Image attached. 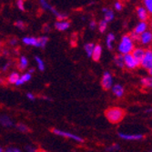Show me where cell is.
<instances>
[{
  "label": "cell",
  "mask_w": 152,
  "mask_h": 152,
  "mask_svg": "<svg viewBox=\"0 0 152 152\" xmlns=\"http://www.w3.org/2000/svg\"><path fill=\"white\" fill-rule=\"evenodd\" d=\"M105 115L110 123L115 124L120 122L124 118V117H125V111L121 107H113L107 108L105 112Z\"/></svg>",
  "instance_id": "cell-1"
},
{
  "label": "cell",
  "mask_w": 152,
  "mask_h": 152,
  "mask_svg": "<svg viewBox=\"0 0 152 152\" xmlns=\"http://www.w3.org/2000/svg\"><path fill=\"white\" fill-rule=\"evenodd\" d=\"M134 49V41L129 35L123 36L118 45V51L121 55L130 54Z\"/></svg>",
  "instance_id": "cell-2"
},
{
  "label": "cell",
  "mask_w": 152,
  "mask_h": 152,
  "mask_svg": "<svg viewBox=\"0 0 152 152\" xmlns=\"http://www.w3.org/2000/svg\"><path fill=\"white\" fill-rule=\"evenodd\" d=\"M144 68L148 70V73L151 74L152 73V52L150 49L147 50L145 52V55H144V58L141 61V64H140Z\"/></svg>",
  "instance_id": "cell-3"
},
{
  "label": "cell",
  "mask_w": 152,
  "mask_h": 152,
  "mask_svg": "<svg viewBox=\"0 0 152 152\" xmlns=\"http://www.w3.org/2000/svg\"><path fill=\"white\" fill-rule=\"evenodd\" d=\"M145 50L143 48H136L133 49L132 51V57L134 58L136 63L137 64V66H140L141 64V61L144 58V55H145Z\"/></svg>",
  "instance_id": "cell-4"
},
{
  "label": "cell",
  "mask_w": 152,
  "mask_h": 152,
  "mask_svg": "<svg viewBox=\"0 0 152 152\" xmlns=\"http://www.w3.org/2000/svg\"><path fill=\"white\" fill-rule=\"evenodd\" d=\"M123 57H124V65H125V66H127L128 68H129V69H134V68H136L137 66H139L131 54L124 55Z\"/></svg>",
  "instance_id": "cell-5"
},
{
  "label": "cell",
  "mask_w": 152,
  "mask_h": 152,
  "mask_svg": "<svg viewBox=\"0 0 152 152\" xmlns=\"http://www.w3.org/2000/svg\"><path fill=\"white\" fill-rule=\"evenodd\" d=\"M112 76L110 75L108 72H105L103 77H102V80H101V85L102 88L106 90L109 89L112 87Z\"/></svg>",
  "instance_id": "cell-6"
},
{
  "label": "cell",
  "mask_w": 152,
  "mask_h": 152,
  "mask_svg": "<svg viewBox=\"0 0 152 152\" xmlns=\"http://www.w3.org/2000/svg\"><path fill=\"white\" fill-rule=\"evenodd\" d=\"M53 132L56 135H58V136H61V137H69V139H72V140H74L76 141H78V142H83V139H81V137H79L78 136H76L74 134L68 133V132H65V131H62V130H59V129H53Z\"/></svg>",
  "instance_id": "cell-7"
},
{
  "label": "cell",
  "mask_w": 152,
  "mask_h": 152,
  "mask_svg": "<svg viewBox=\"0 0 152 152\" xmlns=\"http://www.w3.org/2000/svg\"><path fill=\"white\" fill-rule=\"evenodd\" d=\"M137 18H139L140 20H141L142 22H146L148 19V13L145 7H139L137 8Z\"/></svg>",
  "instance_id": "cell-8"
},
{
  "label": "cell",
  "mask_w": 152,
  "mask_h": 152,
  "mask_svg": "<svg viewBox=\"0 0 152 152\" xmlns=\"http://www.w3.org/2000/svg\"><path fill=\"white\" fill-rule=\"evenodd\" d=\"M147 29H148V23H147V22H142V21H141V22H140L139 24L137 25L136 28H135V30H134V33H135L136 35H137V36H140V35H141L142 33L146 32Z\"/></svg>",
  "instance_id": "cell-9"
},
{
  "label": "cell",
  "mask_w": 152,
  "mask_h": 152,
  "mask_svg": "<svg viewBox=\"0 0 152 152\" xmlns=\"http://www.w3.org/2000/svg\"><path fill=\"white\" fill-rule=\"evenodd\" d=\"M118 136L123 140H141L144 137L143 135L137 134V135H129V134H123L118 133Z\"/></svg>",
  "instance_id": "cell-10"
},
{
  "label": "cell",
  "mask_w": 152,
  "mask_h": 152,
  "mask_svg": "<svg viewBox=\"0 0 152 152\" xmlns=\"http://www.w3.org/2000/svg\"><path fill=\"white\" fill-rule=\"evenodd\" d=\"M151 39H152V36H151V32L149 31H146L144 33H142L140 37V40L141 44L143 45H148L151 42Z\"/></svg>",
  "instance_id": "cell-11"
},
{
  "label": "cell",
  "mask_w": 152,
  "mask_h": 152,
  "mask_svg": "<svg viewBox=\"0 0 152 152\" xmlns=\"http://www.w3.org/2000/svg\"><path fill=\"white\" fill-rule=\"evenodd\" d=\"M101 54H102V48H101V46L96 45L95 48H94V49H93L92 55H91L92 58L95 61H99V58H100V57H101Z\"/></svg>",
  "instance_id": "cell-12"
},
{
  "label": "cell",
  "mask_w": 152,
  "mask_h": 152,
  "mask_svg": "<svg viewBox=\"0 0 152 152\" xmlns=\"http://www.w3.org/2000/svg\"><path fill=\"white\" fill-rule=\"evenodd\" d=\"M69 26H70V23L68 22V21H58L55 23V27L59 30V31H64V30H66L67 28H69Z\"/></svg>",
  "instance_id": "cell-13"
},
{
  "label": "cell",
  "mask_w": 152,
  "mask_h": 152,
  "mask_svg": "<svg viewBox=\"0 0 152 152\" xmlns=\"http://www.w3.org/2000/svg\"><path fill=\"white\" fill-rule=\"evenodd\" d=\"M102 11L105 13L104 14V20L107 23V22H110V21H112L114 19V13L112 10H110L108 8H103Z\"/></svg>",
  "instance_id": "cell-14"
},
{
  "label": "cell",
  "mask_w": 152,
  "mask_h": 152,
  "mask_svg": "<svg viewBox=\"0 0 152 152\" xmlns=\"http://www.w3.org/2000/svg\"><path fill=\"white\" fill-rule=\"evenodd\" d=\"M23 43L27 46H34L38 47V40L36 37H24L23 38Z\"/></svg>",
  "instance_id": "cell-15"
},
{
  "label": "cell",
  "mask_w": 152,
  "mask_h": 152,
  "mask_svg": "<svg viewBox=\"0 0 152 152\" xmlns=\"http://www.w3.org/2000/svg\"><path fill=\"white\" fill-rule=\"evenodd\" d=\"M112 91H113V93H114L117 96H118V98L122 96L123 94H124V88H123V87H122L121 85H115V86L112 88Z\"/></svg>",
  "instance_id": "cell-16"
},
{
  "label": "cell",
  "mask_w": 152,
  "mask_h": 152,
  "mask_svg": "<svg viewBox=\"0 0 152 152\" xmlns=\"http://www.w3.org/2000/svg\"><path fill=\"white\" fill-rule=\"evenodd\" d=\"M114 41H115V36H114V34H112V33L108 34V36L107 37V48L110 50L113 49V43H114Z\"/></svg>",
  "instance_id": "cell-17"
},
{
  "label": "cell",
  "mask_w": 152,
  "mask_h": 152,
  "mask_svg": "<svg viewBox=\"0 0 152 152\" xmlns=\"http://www.w3.org/2000/svg\"><path fill=\"white\" fill-rule=\"evenodd\" d=\"M115 63L119 67H124V66H125V65H124V57H123V55H121V54L117 55V56L115 57Z\"/></svg>",
  "instance_id": "cell-18"
},
{
  "label": "cell",
  "mask_w": 152,
  "mask_h": 152,
  "mask_svg": "<svg viewBox=\"0 0 152 152\" xmlns=\"http://www.w3.org/2000/svg\"><path fill=\"white\" fill-rule=\"evenodd\" d=\"M94 48H95V45L93 43H88V44L85 45V51L87 53V56L88 57H91Z\"/></svg>",
  "instance_id": "cell-19"
},
{
  "label": "cell",
  "mask_w": 152,
  "mask_h": 152,
  "mask_svg": "<svg viewBox=\"0 0 152 152\" xmlns=\"http://www.w3.org/2000/svg\"><path fill=\"white\" fill-rule=\"evenodd\" d=\"M27 65H28V61H27L26 57H21L20 58V63H19V69L24 70L26 68Z\"/></svg>",
  "instance_id": "cell-20"
},
{
  "label": "cell",
  "mask_w": 152,
  "mask_h": 152,
  "mask_svg": "<svg viewBox=\"0 0 152 152\" xmlns=\"http://www.w3.org/2000/svg\"><path fill=\"white\" fill-rule=\"evenodd\" d=\"M38 40V47L39 48H45L48 41V38L47 37H41L39 38H37Z\"/></svg>",
  "instance_id": "cell-21"
},
{
  "label": "cell",
  "mask_w": 152,
  "mask_h": 152,
  "mask_svg": "<svg viewBox=\"0 0 152 152\" xmlns=\"http://www.w3.org/2000/svg\"><path fill=\"white\" fill-rule=\"evenodd\" d=\"M144 5H145V8L148 11V14L152 13V0H143Z\"/></svg>",
  "instance_id": "cell-22"
},
{
  "label": "cell",
  "mask_w": 152,
  "mask_h": 152,
  "mask_svg": "<svg viewBox=\"0 0 152 152\" xmlns=\"http://www.w3.org/2000/svg\"><path fill=\"white\" fill-rule=\"evenodd\" d=\"M35 58H36V61H37V63L38 69H39L40 71H44V70H45V64H44L43 60L41 59L40 58H38V57H36Z\"/></svg>",
  "instance_id": "cell-23"
},
{
  "label": "cell",
  "mask_w": 152,
  "mask_h": 152,
  "mask_svg": "<svg viewBox=\"0 0 152 152\" xmlns=\"http://www.w3.org/2000/svg\"><path fill=\"white\" fill-rule=\"evenodd\" d=\"M18 78H19V75L18 73H12L8 77V81H9V83H11V84H15Z\"/></svg>",
  "instance_id": "cell-24"
},
{
  "label": "cell",
  "mask_w": 152,
  "mask_h": 152,
  "mask_svg": "<svg viewBox=\"0 0 152 152\" xmlns=\"http://www.w3.org/2000/svg\"><path fill=\"white\" fill-rule=\"evenodd\" d=\"M0 122H1L3 125H5V126H11L12 125L11 120L7 116H3V117L0 118Z\"/></svg>",
  "instance_id": "cell-25"
},
{
  "label": "cell",
  "mask_w": 152,
  "mask_h": 152,
  "mask_svg": "<svg viewBox=\"0 0 152 152\" xmlns=\"http://www.w3.org/2000/svg\"><path fill=\"white\" fill-rule=\"evenodd\" d=\"M141 83L144 87H148V88H150L152 86V81H151V78L150 77H143L141 79Z\"/></svg>",
  "instance_id": "cell-26"
},
{
  "label": "cell",
  "mask_w": 152,
  "mask_h": 152,
  "mask_svg": "<svg viewBox=\"0 0 152 152\" xmlns=\"http://www.w3.org/2000/svg\"><path fill=\"white\" fill-rule=\"evenodd\" d=\"M107 23L105 21V20H101L99 24V31L100 32H105V30L107 29Z\"/></svg>",
  "instance_id": "cell-27"
},
{
  "label": "cell",
  "mask_w": 152,
  "mask_h": 152,
  "mask_svg": "<svg viewBox=\"0 0 152 152\" xmlns=\"http://www.w3.org/2000/svg\"><path fill=\"white\" fill-rule=\"evenodd\" d=\"M40 4H41V6H42V7L45 9V10H48V11H50V9H51V6L46 1V0H40Z\"/></svg>",
  "instance_id": "cell-28"
},
{
  "label": "cell",
  "mask_w": 152,
  "mask_h": 152,
  "mask_svg": "<svg viewBox=\"0 0 152 152\" xmlns=\"http://www.w3.org/2000/svg\"><path fill=\"white\" fill-rule=\"evenodd\" d=\"M20 79L25 83V82H27V81H29L30 79H31V75L29 74V73H26V74H24L21 77H20Z\"/></svg>",
  "instance_id": "cell-29"
},
{
  "label": "cell",
  "mask_w": 152,
  "mask_h": 152,
  "mask_svg": "<svg viewBox=\"0 0 152 152\" xmlns=\"http://www.w3.org/2000/svg\"><path fill=\"white\" fill-rule=\"evenodd\" d=\"M17 6H18V7L21 11H24L25 10V4H24L23 0H18V1H17Z\"/></svg>",
  "instance_id": "cell-30"
},
{
  "label": "cell",
  "mask_w": 152,
  "mask_h": 152,
  "mask_svg": "<svg viewBox=\"0 0 152 152\" xmlns=\"http://www.w3.org/2000/svg\"><path fill=\"white\" fill-rule=\"evenodd\" d=\"M15 26H18V28H20V29H24V27H25V24H24V22L21 21V20L17 21V22L15 23Z\"/></svg>",
  "instance_id": "cell-31"
},
{
  "label": "cell",
  "mask_w": 152,
  "mask_h": 152,
  "mask_svg": "<svg viewBox=\"0 0 152 152\" xmlns=\"http://www.w3.org/2000/svg\"><path fill=\"white\" fill-rule=\"evenodd\" d=\"M18 129L20 131H22V132H26V131H28V128L26 127L25 125H21V124L18 126Z\"/></svg>",
  "instance_id": "cell-32"
},
{
  "label": "cell",
  "mask_w": 152,
  "mask_h": 152,
  "mask_svg": "<svg viewBox=\"0 0 152 152\" xmlns=\"http://www.w3.org/2000/svg\"><path fill=\"white\" fill-rule=\"evenodd\" d=\"M115 8L118 10V11H120L121 9H122V4L120 3V2H116L115 3Z\"/></svg>",
  "instance_id": "cell-33"
},
{
  "label": "cell",
  "mask_w": 152,
  "mask_h": 152,
  "mask_svg": "<svg viewBox=\"0 0 152 152\" xmlns=\"http://www.w3.org/2000/svg\"><path fill=\"white\" fill-rule=\"evenodd\" d=\"M6 152H21L18 148H9L6 150Z\"/></svg>",
  "instance_id": "cell-34"
},
{
  "label": "cell",
  "mask_w": 152,
  "mask_h": 152,
  "mask_svg": "<svg viewBox=\"0 0 152 152\" xmlns=\"http://www.w3.org/2000/svg\"><path fill=\"white\" fill-rule=\"evenodd\" d=\"M117 149H119V147H118V145H114L113 147L107 148V150H110V151H112V150H117Z\"/></svg>",
  "instance_id": "cell-35"
},
{
  "label": "cell",
  "mask_w": 152,
  "mask_h": 152,
  "mask_svg": "<svg viewBox=\"0 0 152 152\" xmlns=\"http://www.w3.org/2000/svg\"><path fill=\"white\" fill-rule=\"evenodd\" d=\"M27 98H28L29 99H31V100H35V96H34V95L33 94H31V93H27Z\"/></svg>",
  "instance_id": "cell-36"
},
{
  "label": "cell",
  "mask_w": 152,
  "mask_h": 152,
  "mask_svg": "<svg viewBox=\"0 0 152 152\" xmlns=\"http://www.w3.org/2000/svg\"><path fill=\"white\" fill-rule=\"evenodd\" d=\"M15 84H16V86H20V85H22V84H24V82L20 79V77L18 79V81L15 83Z\"/></svg>",
  "instance_id": "cell-37"
},
{
  "label": "cell",
  "mask_w": 152,
  "mask_h": 152,
  "mask_svg": "<svg viewBox=\"0 0 152 152\" xmlns=\"http://www.w3.org/2000/svg\"><path fill=\"white\" fill-rule=\"evenodd\" d=\"M89 26H90L91 29H94L95 27H96V22L95 21H91L90 24H89Z\"/></svg>",
  "instance_id": "cell-38"
},
{
  "label": "cell",
  "mask_w": 152,
  "mask_h": 152,
  "mask_svg": "<svg viewBox=\"0 0 152 152\" xmlns=\"http://www.w3.org/2000/svg\"><path fill=\"white\" fill-rule=\"evenodd\" d=\"M26 149H27V151L28 152H37V149H35V148H29V147H26Z\"/></svg>",
  "instance_id": "cell-39"
},
{
  "label": "cell",
  "mask_w": 152,
  "mask_h": 152,
  "mask_svg": "<svg viewBox=\"0 0 152 152\" xmlns=\"http://www.w3.org/2000/svg\"><path fill=\"white\" fill-rule=\"evenodd\" d=\"M10 43H11V45H16V44L18 43V40H17V39H12V40L10 41Z\"/></svg>",
  "instance_id": "cell-40"
},
{
  "label": "cell",
  "mask_w": 152,
  "mask_h": 152,
  "mask_svg": "<svg viewBox=\"0 0 152 152\" xmlns=\"http://www.w3.org/2000/svg\"><path fill=\"white\" fill-rule=\"evenodd\" d=\"M8 66H9V65H8V64H7V65H6V66H4L3 68H2V70H3V71H6V70L7 69V67H8Z\"/></svg>",
  "instance_id": "cell-41"
},
{
  "label": "cell",
  "mask_w": 152,
  "mask_h": 152,
  "mask_svg": "<svg viewBox=\"0 0 152 152\" xmlns=\"http://www.w3.org/2000/svg\"><path fill=\"white\" fill-rule=\"evenodd\" d=\"M34 71H35V68H31V69H29V74L33 73Z\"/></svg>",
  "instance_id": "cell-42"
},
{
  "label": "cell",
  "mask_w": 152,
  "mask_h": 152,
  "mask_svg": "<svg viewBox=\"0 0 152 152\" xmlns=\"http://www.w3.org/2000/svg\"><path fill=\"white\" fill-rule=\"evenodd\" d=\"M0 152H3V149L1 148H0Z\"/></svg>",
  "instance_id": "cell-43"
},
{
  "label": "cell",
  "mask_w": 152,
  "mask_h": 152,
  "mask_svg": "<svg viewBox=\"0 0 152 152\" xmlns=\"http://www.w3.org/2000/svg\"><path fill=\"white\" fill-rule=\"evenodd\" d=\"M40 152H47V151H44V150H41Z\"/></svg>",
  "instance_id": "cell-44"
},
{
  "label": "cell",
  "mask_w": 152,
  "mask_h": 152,
  "mask_svg": "<svg viewBox=\"0 0 152 152\" xmlns=\"http://www.w3.org/2000/svg\"><path fill=\"white\" fill-rule=\"evenodd\" d=\"M0 46H1V43H0Z\"/></svg>",
  "instance_id": "cell-45"
}]
</instances>
